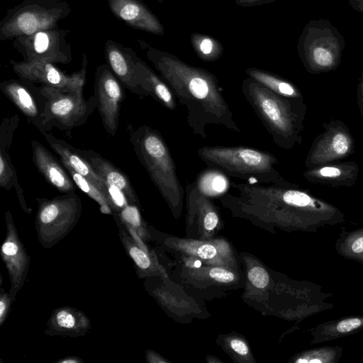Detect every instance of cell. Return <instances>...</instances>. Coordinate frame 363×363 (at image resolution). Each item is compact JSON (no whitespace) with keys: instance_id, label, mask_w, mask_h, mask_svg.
<instances>
[{"instance_id":"6da1fadb","label":"cell","mask_w":363,"mask_h":363,"mask_svg":"<svg viewBox=\"0 0 363 363\" xmlns=\"http://www.w3.org/2000/svg\"><path fill=\"white\" fill-rule=\"evenodd\" d=\"M237 194L220 196L223 206L233 217L274 233L279 229L318 233L320 228L345 222V214L337 207L314 196L299 185L284 186L258 183H234Z\"/></svg>"},{"instance_id":"7a4b0ae2","label":"cell","mask_w":363,"mask_h":363,"mask_svg":"<svg viewBox=\"0 0 363 363\" xmlns=\"http://www.w3.org/2000/svg\"><path fill=\"white\" fill-rule=\"evenodd\" d=\"M138 41L146 57L169 86L176 99L186 108V121L194 135L206 138L208 125H221L240 132L213 73L189 65L143 40Z\"/></svg>"},{"instance_id":"3957f363","label":"cell","mask_w":363,"mask_h":363,"mask_svg":"<svg viewBox=\"0 0 363 363\" xmlns=\"http://www.w3.org/2000/svg\"><path fill=\"white\" fill-rule=\"evenodd\" d=\"M241 90L278 147L291 150L301 144L307 112L303 99L279 95L248 77L242 80Z\"/></svg>"},{"instance_id":"277c9868","label":"cell","mask_w":363,"mask_h":363,"mask_svg":"<svg viewBox=\"0 0 363 363\" xmlns=\"http://www.w3.org/2000/svg\"><path fill=\"white\" fill-rule=\"evenodd\" d=\"M130 141L140 164L167 203L173 216L180 218L184 189L169 149L160 133L147 125L127 127Z\"/></svg>"},{"instance_id":"5b68a950","label":"cell","mask_w":363,"mask_h":363,"mask_svg":"<svg viewBox=\"0 0 363 363\" xmlns=\"http://www.w3.org/2000/svg\"><path fill=\"white\" fill-rule=\"evenodd\" d=\"M197 155L208 167L250 183L284 186L295 184L277 169V157L264 150L240 145H213L199 148Z\"/></svg>"},{"instance_id":"8992f818","label":"cell","mask_w":363,"mask_h":363,"mask_svg":"<svg viewBox=\"0 0 363 363\" xmlns=\"http://www.w3.org/2000/svg\"><path fill=\"white\" fill-rule=\"evenodd\" d=\"M345 40L330 21H309L299 36L297 51L308 72L313 74L335 70L340 65Z\"/></svg>"},{"instance_id":"52a82bcc","label":"cell","mask_w":363,"mask_h":363,"mask_svg":"<svg viewBox=\"0 0 363 363\" xmlns=\"http://www.w3.org/2000/svg\"><path fill=\"white\" fill-rule=\"evenodd\" d=\"M72 11L65 0H23L8 10L0 21V40L55 28Z\"/></svg>"},{"instance_id":"ba28073f","label":"cell","mask_w":363,"mask_h":363,"mask_svg":"<svg viewBox=\"0 0 363 363\" xmlns=\"http://www.w3.org/2000/svg\"><path fill=\"white\" fill-rule=\"evenodd\" d=\"M172 273L175 284L189 296L211 300L245 287L246 276L242 269H235L206 264L175 263Z\"/></svg>"},{"instance_id":"9c48e42d","label":"cell","mask_w":363,"mask_h":363,"mask_svg":"<svg viewBox=\"0 0 363 363\" xmlns=\"http://www.w3.org/2000/svg\"><path fill=\"white\" fill-rule=\"evenodd\" d=\"M44 98L43 120L46 132L53 127L71 130L85 123L96 107L94 96L88 99L82 94L41 86Z\"/></svg>"},{"instance_id":"30bf717a","label":"cell","mask_w":363,"mask_h":363,"mask_svg":"<svg viewBox=\"0 0 363 363\" xmlns=\"http://www.w3.org/2000/svg\"><path fill=\"white\" fill-rule=\"evenodd\" d=\"M164 245L177 259L235 269H242L240 255L223 238L200 240L168 236L164 239Z\"/></svg>"},{"instance_id":"8fae6325","label":"cell","mask_w":363,"mask_h":363,"mask_svg":"<svg viewBox=\"0 0 363 363\" xmlns=\"http://www.w3.org/2000/svg\"><path fill=\"white\" fill-rule=\"evenodd\" d=\"M69 33V30L58 27L42 30L16 38L12 45L26 62L69 64L72 60L71 45L67 38Z\"/></svg>"},{"instance_id":"7c38bea8","label":"cell","mask_w":363,"mask_h":363,"mask_svg":"<svg viewBox=\"0 0 363 363\" xmlns=\"http://www.w3.org/2000/svg\"><path fill=\"white\" fill-rule=\"evenodd\" d=\"M324 130L312 143L305 160L306 168L338 162L354 152L355 142L349 128L338 119L323 124Z\"/></svg>"},{"instance_id":"4fadbf2b","label":"cell","mask_w":363,"mask_h":363,"mask_svg":"<svg viewBox=\"0 0 363 363\" xmlns=\"http://www.w3.org/2000/svg\"><path fill=\"white\" fill-rule=\"evenodd\" d=\"M186 238L211 240L223 227L218 206L204 194L194 181L185 186Z\"/></svg>"},{"instance_id":"5bb4252c","label":"cell","mask_w":363,"mask_h":363,"mask_svg":"<svg viewBox=\"0 0 363 363\" xmlns=\"http://www.w3.org/2000/svg\"><path fill=\"white\" fill-rule=\"evenodd\" d=\"M82 57L80 69L71 74H66L55 64L50 62H26L10 60V64L21 79L38 83L42 86L82 94L86 82L88 60L84 52H82Z\"/></svg>"},{"instance_id":"9a60e30c","label":"cell","mask_w":363,"mask_h":363,"mask_svg":"<svg viewBox=\"0 0 363 363\" xmlns=\"http://www.w3.org/2000/svg\"><path fill=\"white\" fill-rule=\"evenodd\" d=\"M94 91L103 125L108 134L114 136L118 127L124 93L120 81L107 64L96 67Z\"/></svg>"},{"instance_id":"2e32d148","label":"cell","mask_w":363,"mask_h":363,"mask_svg":"<svg viewBox=\"0 0 363 363\" xmlns=\"http://www.w3.org/2000/svg\"><path fill=\"white\" fill-rule=\"evenodd\" d=\"M32 84L23 79L5 80L0 84V90L43 135L47 133L43 120L44 98L40 87Z\"/></svg>"},{"instance_id":"e0dca14e","label":"cell","mask_w":363,"mask_h":363,"mask_svg":"<svg viewBox=\"0 0 363 363\" xmlns=\"http://www.w3.org/2000/svg\"><path fill=\"white\" fill-rule=\"evenodd\" d=\"M104 55L107 65L126 89L133 94L145 95L135 73L139 57L131 48L107 39L104 45Z\"/></svg>"},{"instance_id":"ac0fdd59","label":"cell","mask_w":363,"mask_h":363,"mask_svg":"<svg viewBox=\"0 0 363 363\" xmlns=\"http://www.w3.org/2000/svg\"><path fill=\"white\" fill-rule=\"evenodd\" d=\"M108 8L116 18L129 27L157 35L164 34L158 18L140 0H107Z\"/></svg>"},{"instance_id":"d6986e66","label":"cell","mask_w":363,"mask_h":363,"mask_svg":"<svg viewBox=\"0 0 363 363\" xmlns=\"http://www.w3.org/2000/svg\"><path fill=\"white\" fill-rule=\"evenodd\" d=\"M38 220L41 227L67 225L72 223L81 211V201L74 194H66L52 199H37Z\"/></svg>"},{"instance_id":"ffe728a7","label":"cell","mask_w":363,"mask_h":363,"mask_svg":"<svg viewBox=\"0 0 363 363\" xmlns=\"http://www.w3.org/2000/svg\"><path fill=\"white\" fill-rule=\"evenodd\" d=\"M19 117L17 114L4 118L0 126V186L9 191L14 187L21 206L27 210L23 189L18 180L15 167L9 154L13 135L18 127Z\"/></svg>"},{"instance_id":"44dd1931","label":"cell","mask_w":363,"mask_h":363,"mask_svg":"<svg viewBox=\"0 0 363 363\" xmlns=\"http://www.w3.org/2000/svg\"><path fill=\"white\" fill-rule=\"evenodd\" d=\"M359 167L354 161L335 162L306 168L303 176L308 182L331 187H352L359 177Z\"/></svg>"},{"instance_id":"7402d4cb","label":"cell","mask_w":363,"mask_h":363,"mask_svg":"<svg viewBox=\"0 0 363 363\" xmlns=\"http://www.w3.org/2000/svg\"><path fill=\"white\" fill-rule=\"evenodd\" d=\"M43 135L50 147L59 156L62 164L64 166H69L76 172L91 182L106 196L110 202L108 190L105 181L94 169L79 149L48 132L45 133Z\"/></svg>"},{"instance_id":"603a6c76","label":"cell","mask_w":363,"mask_h":363,"mask_svg":"<svg viewBox=\"0 0 363 363\" xmlns=\"http://www.w3.org/2000/svg\"><path fill=\"white\" fill-rule=\"evenodd\" d=\"M33 161L45 180L59 191L74 194L77 185L52 153L38 140L31 141Z\"/></svg>"},{"instance_id":"cb8c5ba5","label":"cell","mask_w":363,"mask_h":363,"mask_svg":"<svg viewBox=\"0 0 363 363\" xmlns=\"http://www.w3.org/2000/svg\"><path fill=\"white\" fill-rule=\"evenodd\" d=\"M79 150L89 162L97 174L105 181L107 188H117L123 193L128 203L134 205L138 203L134 189L124 172L92 150L79 149Z\"/></svg>"},{"instance_id":"d4e9b609","label":"cell","mask_w":363,"mask_h":363,"mask_svg":"<svg viewBox=\"0 0 363 363\" xmlns=\"http://www.w3.org/2000/svg\"><path fill=\"white\" fill-rule=\"evenodd\" d=\"M136 77L145 96H149L166 108L174 111L177 99L160 75H157L141 58L137 61Z\"/></svg>"},{"instance_id":"484cf974","label":"cell","mask_w":363,"mask_h":363,"mask_svg":"<svg viewBox=\"0 0 363 363\" xmlns=\"http://www.w3.org/2000/svg\"><path fill=\"white\" fill-rule=\"evenodd\" d=\"M363 331V315H350L326 321L307 330L311 345L332 341Z\"/></svg>"},{"instance_id":"4316f807","label":"cell","mask_w":363,"mask_h":363,"mask_svg":"<svg viewBox=\"0 0 363 363\" xmlns=\"http://www.w3.org/2000/svg\"><path fill=\"white\" fill-rule=\"evenodd\" d=\"M247 76L279 95L292 98L303 99L300 89L291 82L270 72L256 67L245 69Z\"/></svg>"},{"instance_id":"83f0119b","label":"cell","mask_w":363,"mask_h":363,"mask_svg":"<svg viewBox=\"0 0 363 363\" xmlns=\"http://www.w3.org/2000/svg\"><path fill=\"white\" fill-rule=\"evenodd\" d=\"M335 248L339 255L357 262L363 267V223L351 230H342L335 241Z\"/></svg>"},{"instance_id":"f1b7e54d","label":"cell","mask_w":363,"mask_h":363,"mask_svg":"<svg viewBox=\"0 0 363 363\" xmlns=\"http://www.w3.org/2000/svg\"><path fill=\"white\" fill-rule=\"evenodd\" d=\"M190 42L196 55L204 62H216L224 52L222 43L206 34L194 32L190 36Z\"/></svg>"},{"instance_id":"f546056e","label":"cell","mask_w":363,"mask_h":363,"mask_svg":"<svg viewBox=\"0 0 363 363\" xmlns=\"http://www.w3.org/2000/svg\"><path fill=\"white\" fill-rule=\"evenodd\" d=\"M342 354L340 346H323L301 351L293 356L292 363H339Z\"/></svg>"},{"instance_id":"4dcf8cb0","label":"cell","mask_w":363,"mask_h":363,"mask_svg":"<svg viewBox=\"0 0 363 363\" xmlns=\"http://www.w3.org/2000/svg\"><path fill=\"white\" fill-rule=\"evenodd\" d=\"M217 342L234 362H255L247 341L240 335H222L218 338Z\"/></svg>"},{"instance_id":"1f68e13d","label":"cell","mask_w":363,"mask_h":363,"mask_svg":"<svg viewBox=\"0 0 363 363\" xmlns=\"http://www.w3.org/2000/svg\"><path fill=\"white\" fill-rule=\"evenodd\" d=\"M211 170L201 172L195 180L199 189L206 196H222L226 188L230 183L225 179L224 173L216 172L217 169L211 168Z\"/></svg>"},{"instance_id":"d6a6232c","label":"cell","mask_w":363,"mask_h":363,"mask_svg":"<svg viewBox=\"0 0 363 363\" xmlns=\"http://www.w3.org/2000/svg\"><path fill=\"white\" fill-rule=\"evenodd\" d=\"M64 167L77 186L99 203L103 213L110 214L112 208L106 196L89 179L76 172L69 166Z\"/></svg>"},{"instance_id":"836d02e7","label":"cell","mask_w":363,"mask_h":363,"mask_svg":"<svg viewBox=\"0 0 363 363\" xmlns=\"http://www.w3.org/2000/svg\"><path fill=\"white\" fill-rule=\"evenodd\" d=\"M1 253L13 275L16 270L18 273L21 274L22 271H23V250L20 249L17 240L7 238L2 245Z\"/></svg>"},{"instance_id":"e575fe53","label":"cell","mask_w":363,"mask_h":363,"mask_svg":"<svg viewBox=\"0 0 363 363\" xmlns=\"http://www.w3.org/2000/svg\"><path fill=\"white\" fill-rule=\"evenodd\" d=\"M120 216L123 220L127 223L129 227L134 229L140 228L142 225V218L136 205L127 204L121 209Z\"/></svg>"},{"instance_id":"d590c367","label":"cell","mask_w":363,"mask_h":363,"mask_svg":"<svg viewBox=\"0 0 363 363\" xmlns=\"http://www.w3.org/2000/svg\"><path fill=\"white\" fill-rule=\"evenodd\" d=\"M129 253L135 263L140 269L143 270L154 269L147 252L138 246H131L129 248Z\"/></svg>"},{"instance_id":"8d00e7d4","label":"cell","mask_w":363,"mask_h":363,"mask_svg":"<svg viewBox=\"0 0 363 363\" xmlns=\"http://www.w3.org/2000/svg\"><path fill=\"white\" fill-rule=\"evenodd\" d=\"M57 325L63 329H73L77 323L74 313L68 310H61L55 315Z\"/></svg>"},{"instance_id":"74e56055","label":"cell","mask_w":363,"mask_h":363,"mask_svg":"<svg viewBox=\"0 0 363 363\" xmlns=\"http://www.w3.org/2000/svg\"><path fill=\"white\" fill-rule=\"evenodd\" d=\"M357 102L359 108L363 124V70L361 73L360 77L359 78L357 86Z\"/></svg>"},{"instance_id":"f35d334b","label":"cell","mask_w":363,"mask_h":363,"mask_svg":"<svg viewBox=\"0 0 363 363\" xmlns=\"http://www.w3.org/2000/svg\"><path fill=\"white\" fill-rule=\"evenodd\" d=\"M277 0H235L236 5L242 7H251L272 3Z\"/></svg>"},{"instance_id":"ab89813d","label":"cell","mask_w":363,"mask_h":363,"mask_svg":"<svg viewBox=\"0 0 363 363\" xmlns=\"http://www.w3.org/2000/svg\"><path fill=\"white\" fill-rule=\"evenodd\" d=\"M9 307V300L6 296L1 297L0 300V322L3 323L7 313Z\"/></svg>"},{"instance_id":"60d3db41","label":"cell","mask_w":363,"mask_h":363,"mask_svg":"<svg viewBox=\"0 0 363 363\" xmlns=\"http://www.w3.org/2000/svg\"><path fill=\"white\" fill-rule=\"evenodd\" d=\"M134 230L135 229L131 227L129 228L130 233L132 235L133 238H134L135 241L136 242V244H138V246L139 247H140L141 249H143V250H145V252H147V250L145 244L140 239L138 234Z\"/></svg>"},{"instance_id":"b9f144b4","label":"cell","mask_w":363,"mask_h":363,"mask_svg":"<svg viewBox=\"0 0 363 363\" xmlns=\"http://www.w3.org/2000/svg\"><path fill=\"white\" fill-rule=\"evenodd\" d=\"M347 1L354 10L363 13V0H347Z\"/></svg>"},{"instance_id":"7bdbcfd3","label":"cell","mask_w":363,"mask_h":363,"mask_svg":"<svg viewBox=\"0 0 363 363\" xmlns=\"http://www.w3.org/2000/svg\"><path fill=\"white\" fill-rule=\"evenodd\" d=\"M77 362H78V360H76L74 359H66L65 360L61 361V362H62V363H75Z\"/></svg>"},{"instance_id":"ee69618b","label":"cell","mask_w":363,"mask_h":363,"mask_svg":"<svg viewBox=\"0 0 363 363\" xmlns=\"http://www.w3.org/2000/svg\"><path fill=\"white\" fill-rule=\"evenodd\" d=\"M155 1H157V2L161 3V4L164 2V0H155Z\"/></svg>"},{"instance_id":"f6af8a7d","label":"cell","mask_w":363,"mask_h":363,"mask_svg":"<svg viewBox=\"0 0 363 363\" xmlns=\"http://www.w3.org/2000/svg\"><path fill=\"white\" fill-rule=\"evenodd\" d=\"M361 359H362V361H363V356L362 357Z\"/></svg>"}]
</instances>
